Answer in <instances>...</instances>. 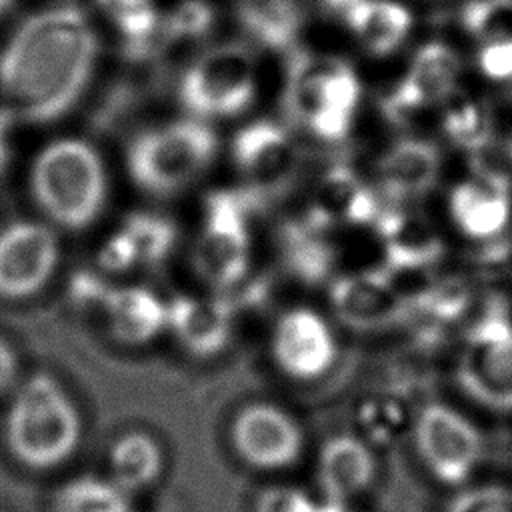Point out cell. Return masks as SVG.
Returning a JSON list of instances; mask_svg holds the SVG:
<instances>
[{"label":"cell","mask_w":512,"mask_h":512,"mask_svg":"<svg viewBox=\"0 0 512 512\" xmlns=\"http://www.w3.org/2000/svg\"><path fill=\"white\" fill-rule=\"evenodd\" d=\"M330 304L348 328L372 332L396 326L412 310L410 300L380 270L350 272L330 284Z\"/></svg>","instance_id":"4fadbf2b"},{"label":"cell","mask_w":512,"mask_h":512,"mask_svg":"<svg viewBox=\"0 0 512 512\" xmlns=\"http://www.w3.org/2000/svg\"><path fill=\"white\" fill-rule=\"evenodd\" d=\"M250 266V236L244 198L232 190L208 194L204 222L194 248V268L214 288L240 282Z\"/></svg>","instance_id":"ba28073f"},{"label":"cell","mask_w":512,"mask_h":512,"mask_svg":"<svg viewBox=\"0 0 512 512\" xmlns=\"http://www.w3.org/2000/svg\"><path fill=\"white\" fill-rule=\"evenodd\" d=\"M440 118L448 140L468 152L482 150L492 136L488 106L460 86H456L440 104Z\"/></svg>","instance_id":"484cf974"},{"label":"cell","mask_w":512,"mask_h":512,"mask_svg":"<svg viewBox=\"0 0 512 512\" xmlns=\"http://www.w3.org/2000/svg\"><path fill=\"white\" fill-rule=\"evenodd\" d=\"M460 58L444 42H428L416 50L404 76L384 100L392 116H408L438 106L458 86Z\"/></svg>","instance_id":"9a60e30c"},{"label":"cell","mask_w":512,"mask_h":512,"mask_svg":"<svg viewBox=\"0 0 512 512\" xmlns=\"http://www.w3.org/2000/svg\"><path fill=\"white\" fill-rule=\"evenodd\" d=\"M122 228L134 242L140 264H158L174 248L176 226L160 216L150 212H134L122 222Z\"/></svg>","instance_id":"f1b7e54d"},{"label":"cell","mask_w":512,"mask_h":512,"mask_svg":"<svg viewBox=\"0 0 512 512\" xmlns=\"http://www.w3.org/2000/svg\"><path fill=\"white\" fill-rule=\"evenodd\" d=\"M108 466L110 478L132 494L158 480L164 466L162 448L146 432H128L114 440Z\"/></svg>","instance_id":"cb8c5ba5"},{"label":"cell","mask_w":512,"mask_h":512,"mask_svg":"<svg viewBox=\"0 0 512 512\" xmlns=\"http://www.w3.org/2000/svg\"><path fill=\"white\" fill-rule=\"evenodd\" d=\"M54 512H130V492L112 478L78 476L62 484L54 496Z\"/></svg>","instance_id":"83f0119b"},{"label":"cell","mask_w":512,"mask_h":512,"mask_svg":"<svg viewBox=\"0 0 512 512\" xmlns=\"http://www.w3.org/2000/svg\"><path fill=\"white\" fill-rule=\"evenodd\" d=\"M456 374L474 402L512 412V320L504 310L486 312L470 328Z\"/></svg>","instance_id":"52a82bcc"},{"label":"cell","mask_w":512,"mask_h":512,"mask_svg":"<svg viewBox=\"0 0 512 512\" xmlns=\"http://www.w3.org/2000/svg\"><path fill=\"white\" fill-rule=\"evenodd\" d=\"M12 0H0V14H4L8 8H10Z\"/></svg>","instance_id":"b9f144b4"},{"label":"cell","mask_w":512,"mask_h":512,"mask_svg":"<svg viewBox=\"0 0 512 512\" xmlns=\"http://www.w3.org/2000/svg\"><path fill=\"white\" fill-rule=\"evenodd\" d=\"M324 234L326 230L308 218L288 226L284 232L286 264L304 282H320L332 270L334 250Z\"/></svg>","instance_id":"4316f807"},{"label":"cell","mask_w":512,"mask_h":512,"mask_svg":"<svg viewBox=\"0 0 512 512\" xmlns=\"http://www.w3.org/2000/svg\"><path fill=\"white\" fill-rule=\"evenodd\" d=\"M98 262L108 272H128L140 264L134 242L122 226L114 230V234H110L102 244Z\"/></svg>","instance_id":"8d00e7d4"},{"label":"cell","mask_w":512,"mask_h":512,"mask_svg":"<svg viewBox=\"0 0 512 512\" xmlns=\"http://www.w3.org/2000/svg\"><path fill=\"white\" fill-rule=\"evenodd\" d=\"M168 328L194 356H214L224 350L232 332V308L224 298L174 296L168 304Z\"/></svg>","instance_id":"ffe728a7"},{"label":"cell","mask_w":512,"mask_h":512,"mask_svg":"<svg viewBox=\"0 0 512 512\" xmlns=\"http://www.w3.org/2000/svg\"><path fill=\"white\" fill-rule=\"evenodd\" d=\"M316 512H356L350 506H346V502H332V500H324L322 504H318Z\"/></svg>","instance_id":"60d3db41"},{"label":"cell","mask_w":512,"mask_h":512,"mask_svg":"<svg viewBox=\"0 0 512 512\" xmlns=\"http://www.w3.org/2000/svg\"><path fill=\"white\" fill-rule=\"evenodd\" d=\"M28 190L48 224L84 230L102 214L108 174L98 150L76 136L44 144L28 170Z\"/></svg>","instance_id":"7a4b0ae2"},{"label":"cell","mask_w":512,"mask_h":512,"mask_svg":"<svg viewBox=\"0 0 512 512\" xmlns=\"http://www.w3.org/2000/svg\"><path fill=\"white\" fill-rule=\"evenodd\" d=\"M238 18L254 40L272 50L288 48L300 28L294 0H240Z\"/></svg>","instance_id":"d4e9b609"},{"label":"cell","mask_w":512,"mask_h":512,"mask_svg":"<svg viewBox=\"0 0 512 512\" xmlns=\"http://www.w3.org/2000/svg\"><path fill=\"white\" fill-rule=\"evenodd\" d=\"M232 160L256 196H278L292 184L300 152L282 124L258 118L234 134Z\"/></svg>","instance_id":"8fae6325"},{"label":"cell","mask_w":512,"mask_h":512,"mask_svg":"<svg viewBox=\"0 0 512 512\" xmlns=\"http://www.w3.org/2000/svg\"><path fill=\"white\" fill-rule=\"evenodd\" d=\"M410 304H416L422 312L438 318L452 320L464 314L470 304V290L460 280H442L420 292Z\"/></svg>","instance_id":"1f68e13d"},{"label":"cell","mask_w":512,"mask_h":512,"mask_svg":"<svg viewBox=\"0 0 512 512\" xmlns=\"http://www.w3.org/2000/svg\"><path fill=\"white\" fill-rule=\"evenodd\" d=\"M362 98L356 70L330 54L302 52L292 58L286 82V106L312 136L336 142L352 130Z\"/></svg>","instance_id":"5b68a950"},{"label":"cell","mask_w":512,"mask_h":512,"mask_svg":"<svg viewBox=\"0 0 512 512\" xmlns=\"http://www.w3.org/2000/svg\"><path fill=\"white\" fill-rule=\"evenodd\" d=\"M438 148L424 138L406 136L392 142L376 164L380 188L396 202H414L430 194L440 178Z\"/></svg>","instance_id":"d6986e66"},{"label":"cell","mask_w":512,"mask_h":512,"mask_svg":"<svg viewBox=\"0 0 512 512\" xmlns=\"http://www.w3.org/2000/svg\"><path fill=\"white\" fill-rule=\"evenodd\" d=\"M356 0H322V6L338 16H344V12L354 4Z\"/></svg>","instance_id":"ab89813d"},{"label":"cell","mask_w":512,"mask_h":512,"mask_svg":"<svg viewBox=\"0 0 512 512\" xmlns=\"http://www.w3.org/2000/svg\"><path fill=\"white\" fill-rule=\"evenodd\" d=\"M460 20L480 44L512 38V0H470L460 12Z\"/></svg>","instance_id":"4dcf8cb0"},{"label":"cell","mask_w":512,"mask_h":512,"mask_svg":"<svg viewBox=\"0 0 512 512\" xmlns=\"http://www.w3.org/2000/svg\"><path fill=\"white\" fill-rule=\"evenodd\" d=\"M476 64L482 76L492 82L512 80V38L480 44Z\"/></svg>","instance_id":"d590c367"},{"label":"cell","mask_w":512,"mask_h":512,"mask_svg":"<svg viewBox=\"0 0 512 512\" xmlns=\"http://www.w3.org/2000/svg\"><path fill=\"white\" fill-rule=\"evenodd\" d=\"M182 106L200 120L232 118L256 98V58L240 42H222L200 52L178 86Z\"/></svg>","instance_id":"8992f818"},{"label":"cell","mask_w":512,"mask_h":512,"mask_svg":"<svg viewBox=\"0 0 512 512\" xmlns=\"http://www.w3.org/2000/svg\"><path fill=\"white\" fill-rule=\"evenodd\" d=\"M18 380V358L12 346L0 336V396Z\"/></svg>","instance_id":"74e56055"},{"label":"cell","mask_w":512,"mask_h":512,"mask_svg":"<svg viewBox=\"0 0 512 512\" xmlns=\"http://www.w3.org/2000/svg\"><path fill=\"white\" fill-rule=\"evenodd\" d=\"M96 60L98 36L78 6L40 8L0 48V108L12 120L54 122L84 96Z\"/></svg>","instance_id":"6da1fadb"},{"label":"cell","mask_w":512,"mask_h":512,"mask_svg":"<svg viewBox=\"0 0 512 512\" xmlns=\"http://www.w3.org/2000/svg\"><path fill=\"white\" fill-rule=\"evenodd\" d=\"M104 16L132 46L152 38L160 24L154 0H94Z\"/></svg>","instance_id":"f546056e"},{"label":"cell","mask_w":512,"mask_h":512,"mask_svg":"<svg viewBox=\"0 0 512 512\" xmlns=\"http://www.w3.org/2000/svg\"><path fill=\"white\" fill-rule=\"evenodd\" d=\"M60 260L56 228L46 220H16L0 228V298L26 300L52 280Z\"/></svg>","instance_id":"30bf717a"},{"label":"cell","mask_w":512,"mask_h":512,"mask_svg":"<svg viewBox=\"0 0 512 512\" xmlns=\"http://www.w3.org/2000/svg\"><path fill=\"white\" fill-rule=\"evenodd\" d=\"M10 120L12 118L0 108V176L4 174V170L10 162V136H8Z\"/></svg>","instance_id":"f35d334b"},{"label":"cell","mask_w":512,"mask_h":512,"mask_svg":"<svg viewBox=\"0 0 512 512\" xmlns=\"http://www.w3.org/2000/svg\"><path fill=\"white\" fill-rule=\"evenodd\" d=\"M342 18L354 38L378 58L396 52L414 24L410 10L394 0H356Z\"/></svg>","instance_id":"603a6c76"},{"label":"cell","mask_w":512,"mask_h":512,"mask_svg":"<svg viewBox=\"0 0 512 512\" xmlns=\"http://www.w3.org/2000/svg\"><path fill=\"white\" fill-rule=\"evenodd\" d=\"M318 504L300 488L268 486L254 504L256 512H316Z\"/></svg>","instance_id":"e575fe53"},{"label":"cell","mask_w":512,"mask_h":512,"mask_svg":"<svg viewBox=\"0 0 512 512\" xmlns=\"http://www.w3.org/2000/svg\"><path fill=\"white\" fill-rule=\"evenodd\" d=\"M98 302L110 334L122 344H146L168 328V306L148 288L104 286Z\"/></svg>","instance_id":"44dd1931"},{"label":"cell","mask_w":512,"mask_h":512,"mask_svg":"<svg viewBox=\"0 0 512 512\" xmlns=\"http://www.w3.org/2000/svg\"><path fill=\"white\" fill-rule=\"evenodd\" d=\"M216 150L218 136L206 120H174L130 140L126 170L140 190L170 196L196 182L210 168Z\"/></svg>","instance_id":"277c9868"},{"label":"cell","mask_w":512,"mask_h":512,"mask_svg":"<svg viewBox=\"0 0 512 512\" xmlns=\"http://www.w3.org/2000/svg\"><path fill=\"white\" fill-rule=\"evenodd\" d=\"M382 244L384 258L394 270L414 272L436 264L446 244L436 224L414 208H386L380 210L372 224Z\"/></svg>","instance_id":"e0dca14e"},{"label":"cell","mask_w":512,"mask_h":512,"mask_svg":"<svg viewBox=\"0 0 512 512\" xmlns=\"http://www.w3.org/2000/svg\"><path fill=\"white\" fill-rule=\"evenodd\" d=\"M456 228L472 240H490L506 230L512 216V192L504 174L480 170L458 182L448 196Z\"/></svg>","instance_id":"2e32d148"},{"label":"cell","mask_w":512,"mask_h":512,"mask_svg":"<svg viewBox=\"0 0 512 512\" xmlns=\"http://www.w3.org/2000/svg\"><path fill=\"white\" fill-rule=\"evenodd\" d=\"M214 24V10L206 0H182L164 20V32L172 40L204 36Z\"/></svg>","instance_id":"d6a6232c"},{"label":"cell","mask_w":512,"mask_h":512,"mask_svg":"<svg viewBox=\"0 0 512 512\" xmlns=\"http://www.w3.org/2000/svg\"><path fill=\"white\" fill-rule=\"evenodd\" d=\"M414 444L426 470L448 486L464 484L484 456L480 430L458 410L434 402L414 422Z\"/></svg>","instance_id":"9c48e42d"},{"label":"cell","mask_w":512,"mask_h":512,"mask_svg":"<svg viewBox=\"0 0 512 512\" xmlns=\"http://www.w3.org/2000/svg\"><path fill=\"white\" fill-rule=\"evenodd\" d=\"M374 472V454L370 446L358 436H332L322 444L318 452L316 478L324 500L348 502L370 486Z\"/></svg>","instance_id":"7402d4cb"},{"label":"cell","mask_w":512,"mask_h":512,"mask_svg":"<svg viewBox=\"0 0 512 512\" xmlns=\"http://www.w3.org/2000/svg\"><path fill=\"white\" fill-rule=\"evenodd\" d=\"M380 210L372 188L350 166L338 164L318 180L306 218L324 230L366 226L374 224Z\"/></svg>","instance_id":"ac0fdd59"},{"label":"cell","mask_w":512,"mask_h":512,"mask_svg":"<svg viewBox=\"0 0 512 512\" xmlns=\"http://www.w3.org/2000/svg\"><path fill=\"white\" fill-rule=\"evenodd\" d=\"M272 356L278 368L296 380L326 374L336 360V338L326 320L310 308H292L272 332Z\"/></svg>","instance_id":"5bb4252c"},{"label":"cell","mask_w":512,"mask_h":512,"mask_svg":"<svg viewBox=\"0 0 512 512\" xmlns=\"http://www.w3.org/2000/svg\"><path fill=\"white\" fill-rule=\"evenodd\" d=\"M80 436L78 408L52 374L34 372L16 388L4 420V442L16 462L54 470L70 460Z\"/></svg>","instance_id":"3957f363"},{"label":"cell","mask_w":512,"mask_h":512,"mask_svg":"<svg viewBox=\"0 0 512 512\" xmlns=\"http://www.w3.org/2000/svg\"><path fill=\"white\" fill-rule=\"evenodd\" d=\"M444 512H512V488L480 484L456 492Z\"/></svg>","instance_id":"836d02e7"},{"label":"cell","mask_w":512,"mask_h":512,"mask_svg":"<svg viewBox=\"0 0 512 512\" xmlns=\"http://www.w3.org/2000/svg\"><path fill=\"white\" fill-rule=\"evenodd\" d=\"M230 442L246 464L258 470H280L300 458L304 436L286 410L268 402H254L234 416Z\"/></svg>","instance_id":"7c38bea8"}]
</instances>
